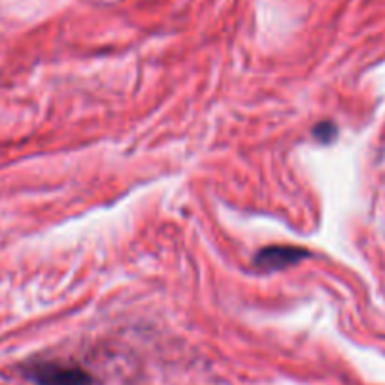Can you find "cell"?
Returning <instances> with one entry per match:
<instances>
[{
    "mask_svg": "<svg viewBox=\"0 0 385 385\" xmlns=\"http://www.w3.org/2000/svg\"><path fill=\"white\" fill-rule=\"evenodd\" d=\"M25 376L36 385H95L93 376L78 365L42 361L25 368Z\"/></svg>",
    "mask_w": 385,
    "mask_h": 385,
    "instance_id": "obj_1",
    "label": "cell"
},
{
    "mask_svg": "<svg viewBox=\"0 0 385 385\" xmlns=\"http://www.w3.org/2000/svg\"><path fill=\"white\" fill-rule=\"evenodd\" d=\"M312 257V252L306 247L298 246H287V244H278V246L263 247L257 257L253 261V265L257 270L265 272H276L289 268L293 265L303 263L304 259Z\"/></svg>",
    "mask_w": 385,
    "mask_h": 385,
    "instance_id": "obj_2",
    "label": "cell"
},
{
    "mask_svg": "<svg viewBox=\"0 0 385 385\" xmlns=\"http://www.w3.org/2000/svg\"><path fill=\"white\" fill-rule=\"evenodd\" d=\"M312 134H314L321 144H330V142L338 136V126H336L333 121H321V123H317V125L314 126Z\"/></svg>",
    "mask_w": 385,
    "mask_h": 385,
    "instance_id": "obj_3",
    "label": "cell"
}]
</instances>
